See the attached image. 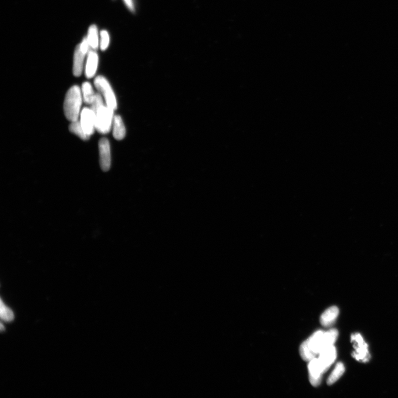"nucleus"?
Returning <instances> with one entry per match:
<instances>
[{
	"label": "nucleus",
	"mask_w": 398,
	"mask_h": 398,
	"mask_svg": "<svg viewBox=\"0 0 398 398\" xmlns=\"http://www.w3.org/2000/svg\"><path fill=\"white\" fill-rule=\"evenodd\" d=\"M338 336V331L334 329L326 332L321 330L315 332L300 346V356L304 361L309 362L327 347L334 346Z\"/></svg>",
	"instance_id": "f257e3e1"
},
{
	"label": "nucleus",
	"mask_w": 398,
	"mask_h": 398,
	"mask_svg": "<svg viewBox=\"0 0 398 398\" xmlns=\"http://www.w3.org/2000/svg\"><path fill=\"white\" fill-rule=\"evenodd\" d=\"M83 99L81 89L78 86H73L66 93L64 111L66 118L70 122H76L79 119Z\"/></svg>",
	"instance_id": "f03ea898"
},
{
	"label": "nucleus",
	"mask_w": 398,
	"mask_h": 398,
	"mask_svg": "<svg viewBox=\"0 0 398 398\" xmlns=\"http://www.w3.org/2000/svg\"><path fill=\"white\" fill-rule=\"evenodd\" d=\"M114 110L104 105L97 110L95 114L96 130L101 134H107L110 131L114 120Z\"/></svg>",
	"instance_id": "7ed1b4c3"
},
{
	"label": "nucleus",
	"mask_w": 398,
	"mask_h": 398,
	"mask_svg": "<svg viewBox=\"0 0 398 398\" xmlns=\"http://www.w3.org/2000/svg\"><path fill=\"white\" fill-rule=\"evenodd\" d=\"M94 85L96 88L103 95L105 102L109 107L116 110L118 107V103L114 91L109 84L107 79L102 76H98L95 78Z\"/></svg>",
	"instance_id": "20e7f679"
},
{
	"label": "nucleus",
	"mask_w": 398,
	"mask_h": 398,
	"mask_svg": "<svg viewBox=\"0 0 398 398\" xmlns=\"http://www.w3.org/2000/svg\"><path fill=\"white\" fill-rule=\"evenodd\" d=\"M90 48L87 37L84 38L81 44L77 46L74 54L73 72L74 76L80 77L83 73L85 57L91 49Z\"/></svg>",
	"instance_id": "39448f33"
},
{
	"label": "nucleus",
	"mask_w": 398,
	"mask_h": 398,
	"mask_svg": "<svg viewBox=\"0 0 398 398\" xmlns=\"http://www.w3.org/2000/svg\"><path fill=\"white\" fill-rule=\"evenodd\" d=\"M351 342H353L355 349L354 352L352 353L353 358L358 361L368 362L370 357L368 346L361 335L359 334L352 335L351 336Z\"/></svg>",
	"instance_id": "423d86ee"
},
{
	"label": "nucleus",
	"mask_w": 398,
	"mask_h": 398,
	"mask_svg": "<svg viewBox=\"0 0 398 398\" xmlns=\"http://www.w3.org/2000/svg\"><path fill=\"white\" fill-rule=\"evenodd\" d=\"M80 123L86 134L91 136L96 130L95 114L91 108L85 107L80 114Z\"/></svg>",
	"instance_id": "0eeeda50"
},
{
	"label": "nucleus",
	"mask_w": 398,
	"mask_h": 398,
	"mask_svg": "<svg viewBox=\"0 0 398 398\" xmlns=\"http://www.w3.org/2000/svg\"><path fill=\"white\" fill-rule=\"evenodd\" d=\"M100 164L104 171H107L110 168L111 157L110 143L107 138H103L99 143Z\"/></svg>",
	"instance_id": "6e6552de"
},
{
	"label": "nucleus",
	"mask_w": 398,
	"mask_h": 398,
	"mask_svg": "<svg viewBox=\"0 0 398 398\" xmlns=\"http://www.w3.org/2000/svg\"><path fill=\"white\" fill-rule=\"evenodd\" d=\"M337 352L334 346L327 347L318 355V360L323 373L329 369L337 359Z\"/></svg>",
	"instance_id": "1a4fd4ad"
},
{
	"label": "nucleus",
	"mask_w": 398,
	"mask_h": 398,
	"mask_svg": "<svg viewBox=\"0 0 398 398\" xmlns=\"http://www.w3.org/2000/svg\"><path fill=\"white\" fill-rule=\"evenodd\" d=\"M309 380L312 385L317 387L321 383L322 375L323 373L320 366L317 357L309 361L308 365Z\"/></svg>",
	"instance_id": "9d476101"
},
{
	"label": "nucleus",
	"mask_w": 398,
	"mask_h": 398,
	"mask_svg": "<svg viewBox=\"0 0 398 398\" xmlns=\"http://www.w3.org/2000/svg\"><path fill=\"white\" fill-rule=\"evenodd\" d=\"M99 63L98 54L95 50L90 49L88 53L87 64L85 68V76L91 79L95 75Z\"/></svg>",
	"instance_id": "9b49d317"
},
{
	"label": "nucleus",
	"mask_w": 398,
	"mask_h": 398,
	"mask_svg": "<svg viewBox=\"0 0 398 398\" xmlns=\"http://www.w3.org/2000/svg\"><path fill=\"white\" fill-rule=\"evenodd\" d=\"M339 314V309L337 306H331L324 311L321 317V325L329 327L333 325Z\"/></svg>",
	"instance_id": "f8f14e48"
},
{
	"label": "nucleus",
	"mask_w": 398,
	"mask_h": 398,
	"mask_svg": "<svg viewBox=\"0 0 398 398\" xmlns=\"http://www.w3.org/2000/svg\"><path fill=\"white\" fill-rule=\"evenodd\" d=\"M112 126L114 138L117 140L123 139L126 135V128L120 116H114Z\"/></svg>",
	"instance_id": "ddd939ff"
},
{
	"label": "nucleus",
	"mask_w": 398,
	"mask_h": 398,
	"mask_svg": "<svg viewBox=\"0 0 398 398\" xmlns=\"http://www.w3.org/2000/svg\"><path fill=\"white\" fill-rule=\"evenodd\" d=\"M87 39L91 49L96 50L98 48L99 45L98 30L96 25H92L89 27Z\"/></svg>",
	"instance_id": "4468645a"
},
{
	"label": "nucleus",
	"mask_w": 398,
	"mask_h": 398,
	"mask_svg": "<svg viewBox=\"0 0 398 398\" xmlns=\"http://www.w3.org/2000/svg\"><path fill=\"white\" fill-rule=\"evenodd\" d=\"M81 92L84 103L91 105L95 95L91 84L89 82L83 83L82 85Z\"/></svg>",
	"instance_id": "2eb2a0df"
},
{
	"label": "nucleus",
	"mask_w": 398,
	"mask_h": 398,
	"mask_svg": "<svg viewBox=\"0 0 398 398\" xmlns=\"http://www.w3.org/2000/svg\"><path fill=\"white\" fill-rule=\"evenodd\" d=\"M345 367L344 365L342 362H338L336 365L333 372L330 374L327 383L329 385H332L337 381L341 377L343 373H345Z\"/></svg>",
	"instance_id": "dca6fc26"
},
{
	"label": "nucleus",
	"mask_w": 398,
	"mask_h": 398,
	"mask_svg": "<svg viewBox=\"0 0 398 398\" xmlns=\"http://www.w3.org/2000/svg\"><path fill=\"white\" fill-rule=\"evenodd\" d=\"M69 130L72 132L73 134L76 135L81 139L84 140L89 139L90 137H91L86 134L83 127L81 126L80 122L78 120L76 121V122H72L69 126Z\"/></svg>",
	"instance_id": "f3484780"
},
{
	"label": "nucleus",
	"mask_w": 398,
	"mask_h": 398,
	"mask_svg": "<svg viewBox=\"0 0 398 398\" xmlns=\"http://www.w3.org/2000/svg\"><path fill=\"white\" fill-rule=\"evenodd\" d=\"M1 306L0 315H1V318L3 321H13L14 318L13 312L9 308L4 305L2 300H1V306Z\"/></svg>",
	"instance_id": "a211bd4d"
},
{
	"label": "nucleus",
	"mask_w": 398,
	"mask_h": 398,
	"mask_svg": "<svg viewBox=\"0 0 398 398\" xmlns=\"http://www.w3.org/2000/svg\"><path fill=\"white\" fill-rule=\"evenodd\" d=\"M91 105L92 110L95 113L101 107L104 106V100L103 96L99 93H95L94 98H93Z\"/></svg>",
	"instance_id": "6ab92c4d"
},
{
	"label": "nucleus",
	"mask_w": 398,
	"mask_h": 398,
	"mask_svg": "<svg viewBox=\"0 0 398 398\" xmlns=\"http://www.w3.org/2000/svg\"><path fill=\"white\" fill-rule=\"evenodd\" d=\"M100 37V48L104 51L108 48L109 43H110V37H109L107 31L105 30L101 31Z\"/></svg>",
	"instance_id": "aec40b11"
},
{
	"label": "nucleus",
	"mask_w": 398,
	"mask_h": 398,
	"mask_svg": "<svg viewBox=\"0 0 398 398\" xmlns=\"http://www.w3.org/2000/svg\"><path fill=\"white\" fill-rule=\"evenodd\" d=\"M124 1L128 9H129L131 12L135 11L134 5V3L132 2V0H124Z\"/></svg>",
	"instance_id": "412c9836"
},
{
	"label": "nucleus",
	"mask_w": 398,
	"mask_h": 398,
	"mask_svg": "<svg viewBox=\"0 0 398 398\" xmlns=\"http://www.w3.org/2000/svg\"><path fill=\"white\" fill-rule=\"evenodd\" d=\"M1 327V328L0 329H1V331L5 330V328H4V326H3L2 323H1V327Z\"/></svg>",
	"instance_id": "4be33fe9"
}]
</instances>
